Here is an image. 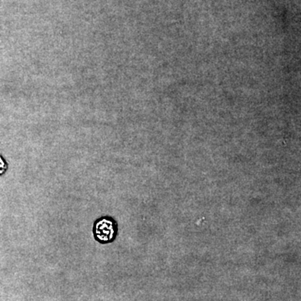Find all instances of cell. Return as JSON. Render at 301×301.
I'll list each match as a JSON object with an SVG mask.
<instances>
[{"instance_id":"6da1fadb","label":"cell","mask_w":301,"mask_h":301,"mask_svg":"<svg viewBox=\"0 0 301 301\" xmlns=\"http://www.w3.org/2000/svg\"><path fill=\"white\" fill-rule=\"evenodd\" d=\"M118 233V225L112 217H101L93 225V234L95 240L102 244L115 241Z\"/></svg>"},{"instance_id":"7a4b0ae2","label":"cell","mask_w":301,"mask_h":301,"mask_svg":"<svg viewBox=\"0 0 301 301\" xmlns=\"http://www.w3.org/2000/svg\"><path fill=\"white\" fill-rule=\"evenodd\" d=\"M8 167V162L6 161L5 159L3 158V156L0 155V176H2L7 172Z\"/></svg>"}]
</instances>
